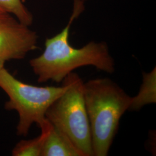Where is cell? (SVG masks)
<instances>
[{"mask_svg": "<svg viewBox=\"0 0 156 156\" xmlns=\"http://www.w3.org/2000/svg\"><path fill=\"white\" fill-rule=\"evenodd\" d=\"M84 3H73V11L67 26L54 37L47 38L45 50L30 61V65L39 83L52 81L60 83L68 74L80 67L93 66L98 70L112 73L115 62L105 42L91 41L80 48L69 42L73 22L84 10Z\"/></svg>", "mask_w": 156, "mask_h": 156, "instance_id": "cell-1", "label": "cell"}, {"mask_svg": "<svg viewBox=\"0 0 156 156\" xmlns=\"http://www.w3.org/2000/svg\"><path fill=\"white\" fill-rule=\"evenodd\" d=\"M63 81L67 89L48 108L45 116L71 139L84 156H93L89 120L83 95V81L70 73Z\"/></svg>", "mask_w": 156, "mask_h": 156, "instance_id": "cell-4", "label": "cell"}, {"mask_svg": "<svg viewBox=\"0 0 156 156\" xmlns=\"http://www.w3.org/2000/svg\"><path fill=\"white\" fill-rule=\"evenodd\" d=\"M83 95L93 156H108L132 97L108 78H96L84 83Z\"/></svg>", "mask_w": 156, "mask_h": 156, "instance_id": "cell-2", "label": "cell"}, {"mask_svg": "<svg viewBox=\"0 0 156 156\" xmlns=\"http://www.w3.org/2000/svg\"><path fill=\"white\" fill-rule=\"evenodd\" d=\"M38 36L0 8V68L7 62L24 58L38 48Z\"/></svg>", "mask_w": 156, "mask_h": 156, "instance_id": "cell-5", "label": "cell"}, {"mask_svg": "<svg viewBox=\"0 0 156 156\" xmlns=\"http://www.w3.org/2000/svg\"><path fill=\"white\" fill-rule=\"evenodd\" d=\"M41 156L84 155L66 134L51 124L50 131L45 140Z\"/></svg>", "mask_w": 156, "mask_h": 156, "instance_id": "cell-6", "label": "cell"}, {"mask_svg": "<svg viewBox=\"0 0 156 156\" xmlns=\"http://www.w3.org/2000/svg\"><path fill=\"white\" fill-rule=\"evenodd\" d=\"M0 8L12 15L23 24L30 26L33 23V16L23 4L22 0H0Z\"/></svg>", "mask_w": 156, "mask_h": 156, "instance_id": "cell-9", "label": "cell"}, {"mask_svg": "<svg viewBox=\"0 0 156 156\" xmlns=\"http://www.w3.org/2000/svg\"><path fill=\"white\" fill-rule=\"evenodd\" d=\"M51 124L46 120L40 126L41 133L32 140H22L13 148L12 154L14 156H41L45 140L50 131Z\"/></svg>", "mask_w": 156, "mask_h": 156, "instance_id": "cell-8", "label": "cell"}, {"mask_svg": "<svg viewBox=\"0 0 156 156\" xmlns=\"http://www.w3.org/2000/svg\"><path fill=\"white\" fill-rule=\"evenodd\" d=\"M62 86H36L21 82L5 67L0 68V88L9 97L5 104L7 110H15L19 115L17 134L26 136L33 124L39 127L46 120V112L67 89Z\"/></svg>", "mask_w": 156, "mask_h": 156, "instance_id": "cell-3", "label": "cell"}, {"mask_svg": "<svg viewBox=\"0 0 156 156\" xmlns=\"http://www.w3.org/2000/svg\"><path fill=\"white\" fill-rule=\"evenodd\" d=\"M86 0H73V2H84Z\"/></svg>", "mask_w": 156, "mask_h": 156, "instance_id": "cell-10", "label": "cell"}, {"mask_svg": "<svg viewBox=\"0 0 156 156\" xmlns=\"http://www.w3.org/2000/svg\"><path fill=\"white\" fill-rule=\"evenodd\" d=\"M156 67L150 73H143V80L140 91L138 94L131 98L128 111H140L146 105L156 103Z\"/></svg>", "mask_w": 156, "mask_h": 156, "instance_id": "cell-7", "label": "cell"}]
</instances>
